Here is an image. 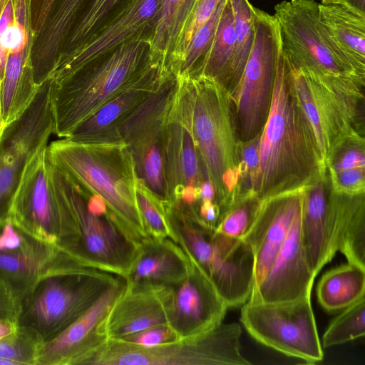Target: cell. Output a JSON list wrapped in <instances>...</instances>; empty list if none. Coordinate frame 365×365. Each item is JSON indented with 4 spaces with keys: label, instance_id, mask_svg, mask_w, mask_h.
Returning <instances> with one entry per match:
<instances>
[{
    "label": "cell",
    "instance_id": "1",
    "mask_svg": "<svg viewBox=\"0 0 365 365\" xmlns=\"http://www.w3.org/2000/svg\"><path fill=\"white\" fill-rule=\"evenodd\" d=\"M327 174L312 128L294 93L287 58L278 61L261 133L254 195L259 200L304 188Z\"/></svg>",
    "mask_w": 365,
    "mask_h": 365
},
{
    "label": "cell",
    "instance_id": "2",
    "mask_svg": "<svg viewBox=\"0 0 365 365\" xmlns=\"http://www.w3.org/2000/svg\"><path fill=\"white\" fill-rule=\"evenodd\" d=\"M178 78L170 112L188 130L222 212L234 200L240 182V140L233 102L214 80Z\"/></svg>",
    "mask_w": 365,
    "mask_h": 365
},
{
    "label": "cell",
    "instance_id": "3",
    "mask_svg": "<svg viewBox=\"0 0 365 365\" xmlns=\"http://www.w3.org/2000/svg\"><path fill=\"white\" fill-rule=\"evenodd\" d=\"M47 157L87 191L103 199L138 242L148 237L136 202L138 177L125 143H86L61 138L48 144Z\"/></svg>",
    "mask_w": 365,
    "mask_h": 365
},
{
    "label": "cell",
    "instance_id": "4",
    "mask_svg": "<svg viewBox=\"0 0 365 365\" xmlns=\"http://www.w3.org/2000/svg\"><path fill=\"white\" fill-rule=\"evenodd\" d=\"M148 51V36L140 35L62 82L53 84L51 81L53 134L60 138L68 137L103 104L161 64L153 62Z\"/></svg>",
    "mask_w": 365,
    "mask_h": 365
},
{
    "label": "cell",
    "instance_id": "5",
    "mask_svg": "<svg viewBox=\"0 0 365 365\" xmlns=\"http://www.w3.org/2000/svg\"><path fill=\"white\" fill-rule=\"evenodd\" d=\"M176 242L209 278L229 307L248 301L254 284V255L243 240L225 237L202 224L180 202L164 206Z\"/></svg>",
    "mask_w": 365,
    "mask_h": 365
},
{
    "label": "cell",
    "instance_id": "6",
    "mask_svg": "<svg viewBox=\"0 0 365 365\" xmlns=\"http://www.w3.org/2000/svg\"><path fill=\"white\" fill-rule=\"evenodd\" d=\"M314 0H289L274 7L282 48L289 61L336 93L364 100L365 78L358 74L330 39Z\"/></svg>",
    "mask_w": 365,
    "mask_h": 365
},
{
    "label": "cell",
    "instance_id": "7",
    "mask_svg": "<svg viewBox=\"0 0 365 365\" xmlns=\"http://www.w3.org/2000/svg\"><path fill=\"white\" fill-rule=\"evenodd\" d=\"M48 163L54 192L65 206L78 235L76 258L86 267L125 278L138 255L140 242L110 210L102 213L91 210L87 190L48 159Z\"/></svg>",
    "mask_w": 365,
    "mask_h": 365
},
{
    "label": "cell",
    "instance_id": "8",
    "mask_svg": "<svg viewBox=\"0 0 365 365\" xmlns=\"http://www.w3.org/2000/svg\"><path fill=\"white\" fill-rule=\"evenodd\" d=\"M121 278L87 267L44 278L21 302L18 324L44 344L84 314Z\"/></svg>",
    "mask_w": 365,
    "mask_h": 365
},
{
    "label": "cell",
    "instance_id": "9",
    "mask_svg": "<svg viewBox=\"0 0 365 365\" xmlns=\"http://www.w3.org/2000/svg\"><path fill=\"white\" fill-rule=\"evenodd\" d=\"M242 329L220 324L204 333L155 346L108 339L86 365H248L241 353Z\"/></svg>",
    "mask_w": 365,
    "mask_h": 365
},
{
    "label": "cell",
    "instance_id": "10",
    "mask_svg": "<svg viewBox=\"0 0 365 365\" xmlns=\"http://www.w3.org/2000/svg\"><path fill=\"white\" fill-rule=\"evenodd\" d=\"M255 40L240 83L231 96L240 141L260 134L271 106L277 68L282 52L277 21L254 7Z\"/></svg>",
    "mask_w": 365,
    "mask_h": 365
},
{
    "label": "cell",
    "instance_id": "11",
    "mask_svg": "<svg viewBox=\"0 0 365 365\" xmlns=\"http://www.w3.org/2000/svg\"><path fill=\"white\" fill-rule=\"evenodd\" d=\"M46 148L39 150L27 163L11 200L9 216L28 234L59 245L76 257L78 235L67 210L54 192Z\"/></svg>",
    "mask_w": 365,
    "mask_h": 365
},
{
    "label": "cell",
    "instance_id": "12",
    "mask_svg": "<svg viewBox=\"0 0 365 365\" xmlns=\"http://www.w3.org/2000/svg\"><path fill=\"white\" fill-rule=\"evenodd\" d=\"M178 86V78L169 73L162 83L124 123L120 138L128 148L140 180L164 205L166 125Z\"/></svg>",
    "mask_w": 365,
    "mask_h": 365
},
{
    "label": "cell",
    "instance_id": "13",
    "mask_svg": "<svg viewBox=\"0 0 365 365\" xmlns=\"http://www.w3.org/2000/svg\"><path fill=\"white\" fill-rule=\"evenodd\" d=\"M83 267L67 250L31 236L9 215L0 219V287L19 309L43 279Z\"/></svg>",
    "mask_w": 365,
    "mask_h": 365
},
{
    "label": "cell",
    "instance_id": "14",
    "mask_svg": "<svg viewBox=\"0 0 365 365\" xmlns=\"http://www.w3.org/2000/svg\"><path fill=\"white\" fill-rule=\"evenodd\" d=\"M240 321L259 343L308 364L322 360L310 298L284 302H245Z\"/></svg>",
    "mask_w": 365,
    "mask_h": 365
},
{
    "label": "cell",
    "instance_id": "15",
    "mask_svg": "<svg viewBox=\"0 0 365 365\" xmlns=\"http://www.w3.org/2000/svg\"><path fill=\"white\" fill-rule=\"evenodd\" d=\"M50 79L24 114L7 125L0 138V219L9 207L23 171L31 157L46 147L54 132Z\"/></svg>",
    "mask_w": 365,
    "mask_h": 365
},
{
    "label": "cell",
    "instance_id": "16",
    "mask_svg": "<svg viewBox=\"0 0 365 365\" xmlns=\"http://www.w3.org/2000/svg\"><path fill=\"white\" fill-rule=\"evenodd\" d=\"M287 61L294 93L326 161L331 150L348 134L354 131L364 133V128L361 127L364 123L359 121L360 106L364 102L335 92Z\"/></svg>",
    "mask_w": 365,
    "mask_h": 365
},
{
    "label": "cell",
    "instance_id": "17",
    "mask_svg": "<svg viewBox=\"0 0 365 365\" xmlns=\"http://www.w3.org/2000/svg\"><path fill=\"white\" fill-rule=\"evenodd\" d=\"M160 0H130L108 23L81 44L60 55L49 79L58 84L119 46L143 33L155 22Z\"/></svg>",
    "mask_w": 365,
    "mask_h": 365
},
{
    "label": "cell",
    "instance_id": "18",
    "mask_svg": "<svg viewBox=\"0 0 365 365\" xmlns=\"http://www.w3.org/2000/svg\"><path fill=\"white\" fill-rule=\"evenodd\" d=\"M342 206L343 193L331 188L328 172L303 190L301 239L315 276L338 251Z\"/></svg>",
    "mask_w": 365,
    "mask_h": 365
},
{
    "label": "cell",
    "instance_id": "19",
    "mask_svg": "<svg viewBox=\"0 0 365 365\" xmlns=\"http://www.w3.org/2000/svg\"><path fill=\"white\" fill-rule=\"evenodd\" d=\"M169 288L168 324L179 340L207 331L222 322L229 307L194 262L187 277Z\"/></svg>",
    "mask_w": 365,
    "mask_h": 365
},
{
    "label": "cell",
    "instance_id": "20",
    "mask_svg": "<svg viewBox=\"0 0 365 365\" xmlns=\"http://www.w3.org/2000/svg\"><path fill=\"white\" fill-rule=\"evenodd\" d=\"M125 284L121 278L84 314L44 343L38 365H86L108 340L102 330V322Z\"/></svg>",
    "mask_w": 365,
    "mask_h": 365
},
{
    "label": "cell",
    "instance_id": "21",
    "mask_svg": "<svg viewBox=\"0 0 365 365\" xmlns=\"http://www.w3.org/2000/svg\"><path fill=\"white\" fill-rule=\"evenodd\" d=\"M315 277L302 243L300 212L270 268L252 289L247 302L274 303L310 298Z\"/></svg>",
    "mask_w": 365,
    "mask_h": 365
},
{
    "label": "cell",
    "instance_id": "22",
    "mask_svg": "<svg viewBox=\"0 0 365 365\" xmlns=\"http://www.w3.org/2000/svg\"><path fill=\"white\" fill-rule=\"evenodd\" d=\"M303 190L261 200L257 217L242 239L251 247L254 255L252 289L261 282L270 268L296 217L301 212Z\"/></svg>",
    "mask_w": 365,
    "mask_h": 365
},
{
    "label": "cell",
    "instance_id": "23",
    "mask_svg": "<svg viewBox=\"0 0 365 365\" xmlns=\"http://www.w3.org/2000/svg\"><path fill=\"white\" fill-rule=\"evenodd\" d=\"M170 73L163 65L150 68L138 82L103 104L68 138L86 143H124L120 128Z\"/></svg>",
    "mask_w": 365,
    "mask_h": 365
},
{
    "label": "cell",
    "instance_id": "24",
    "mask_svg": "<svg viewBox=\"0 0 365 365\" xmlns=\"http://www.w3.org/2000/svg\"><path fill=\"white\" fill-rule=\"evenodd\" d=\"M164 175L165 205L179 201L194 206L202 184L208 180L188 130L170 110L166 125Z\"/></svg>",
    "mask_w": 365,
    "mask_h": 365
},
{
    "label": "cell",
    "instance_id": "25",
    "mask_svg": "<svg viewBox=\"0 0 365 365\" xmlns=\"http://www.w3.org/2000/svg\"><path fill=\"white\" fill-rule=\"evenodd\" d=\"M126 283V282H125ZM170 288L125 287L102 322L108 339L121 340L150 327L168 324Z\"/></svg>",
    "mask_w": 365,
    "mask_h": 365
},
{
    "label": "cell",
    "instance_id": "26",
    "mask_svg": "<svg viewBox=\"0 0 365 365\" xmlns=\"http://www.w3.org/2000/svg\"><path fill=\"white\" fill-rule=\"evenodd\" d=\"M192 268L189 257L172 239L149 236L140 242L138 255L124 279L134 287H167L182 280Z\"/></svg>",
    "mask_w": 365,
    "mask_h": 365
},
{
    "label": "cell",
    "instance_id": "27",
    "mask_svg": "<svg viewBox=\"0 0 365 365\" xmlns=\"http://www.w3.org/2000/svg\"><path fill=\"white\" fill-rule=\"evenodd\" d=\"M87 0H53L30 53L34 80L41 86L53 69L65 39Z\"/></svg>",
    "mask_w": 365,
    "mask_h": 365
},
{
    "label": "cell",
    "instance_id": "28",
    "mask_svg": "<svg viewBox=\"0 0 365 365\" xmlns=\"http://www.w3.org/2000/svg\"><path fill=\"white\" fill-rule=\"evenodd\" d=\"M320 21L351 68L365 78V14L343 4H318Z\"/></svg>",
    "mask_w": 365,
    "mask_h": 365
},
{
    "label": "cell",
    "instance_id": "29",
    "mask_svg": "<svg viewBox=\"0 0 365 365\" xmlns=\"http://www.w3.org/2000/svg\"><path fill=\"white\" fill-rule=\"evenodd\" d=\"M33 38L20 51L8 55L1 81V103L6 125L19 118L34 101L40 86L34 80L30 58Z\"/></svg>",
    "mask_w": 365,
    "mask_h": 365
},
{
    "label": "cell",
    "instance_id": "30",
    "mask_svg": "<svg viewBox=\"0 0 365 365\" xmlns=\"http://www.w3.org/2000/svg\"><path fill=\"white\" fill-rule=\"evenodd\" d=\"M365 269L349 263L327 271L317 287V299L327 312H336L364 297Z\"/></svg>",
    "mask_w": 365,
    "mask_h": 365
},
{
    "label": "cell",
    "instance_id": "31",
    "mask_svg": "<svg viewBox=\"0 0 365 365\" xmlns=\"http://www.w3.org/2000/svg\"><path fill=\"white\" fill-rule=\"evenodd\" d=\"M338 251L349 263L365 269V192L343 193Z\"/></svg>",
    "mask_w": 365,
    "mask_h": 365
},
{
    "label": "cell",
    "instance_id": "32",
    "mask_svg": "<svg viewBox=\"0 0 365 365\" xmlns=\"http://www.w3.org/2000/svg\"><path fill=\"white\" fill-rule=\"evenodd\" d=\"M233 17L235 44L232 59L222 83L230 96L236 90L250 55L254 40V6L248 0H230Z\"/></svg>",
    "mask_w": 365,
    "mask_h": 365
},
{
    "label": "cell",
    "instance_id": "33",
    "mask_svg": "<svg viewBox=\"0 0 365 365\" xmlns=\"http://www.w3.org/2000/svg\"><path fill=\"white\" fill-rule=\"evenodd\" d=\"M234 44L232 8L230 0H225L211 45L200 66L190 77H204L222 85L232 59Z\"/></svg>",
    "mask_w": 365,
    "mask_h": 365
},
{
    "label": "cell",
    "instance_id": "34",
    "mask_svg": "<svg viewBox=\"0 0 365 365\" xmlns=\"http://www.w3.org/2000/svg\"><path fill=\"white\" fill-rule=\"evenodd\" d=\"M184 1L160 0L152 31L148 35L150 58L165 66Z\"/></svg>",
    "mask_w": 365,
    "mask_h": 365
},
{
    "label": "cell",
    "instance_id": "35",
    "mask_svg": "<svg viewBox=\"0 0 365 365\" xmlns=\"http://www.w3.org/2000/svg\"><path fill=\"white\" fill-rule=\"evenodd\" d=\"M122 0H93L84 7L71 26L60 51L68 53L93 35Z\"/></svg>",
    "mask_w": 365,
    "mask_h": 365
},
{
    "label": "cell",
    "instance_id": "36",
    "mask_svg": "<svg viewBox=\"0 0 365 365\" xmlns=\"http://www.w3.org/2000/svg\"><path fill=\"white\" fill-rule=\"evenodd\" d=\"M261 200L246 195L235 200L222 211L215 230L235 240H242L252 227Z\"/></svg>",
    "mask_w": 365,
    "mask_h": 365
},
{
    "label": "cell",
    "instance_id": "37",
    "mask_svg": "<svg viewBox=\"0 0 365 365\" xmlns=\"http://www.w3.org/2000/svg\"><path fill=\"white\" fill-rule=\"evenodd\" d=\"M365 335V299L345 308L329 324L322 337L324 348L344 344Z\"/></svg>",
    "mask_w": 365,
    "mask_h": 365
},
{
    "label": "cell",
    "instance_id": "38",
    "mask_svg": "<svg viewBox=\"0 0 365 365\" xmlns=\"http://www.w3.org/2000/svg\"><path fill=\"white\" fill-rule=\"evenodd\" d=\"M43 345L31 330L19 325L15 332L0 339V357L15 365H38Z\"/></svg>",
    "mask_w": 365,
    "mask_h": 365
},
{
    "label": "cell",
    "instance_id": "39",
    "mask_svg": "<svg viewBox=\"0 0 365 365\" xmlns=\"http://www.w3.org/2000/svg\"><path fill=\"white\" fill-rule=\"evenodd\" d=\"M222 0H195L189 15L174 42L165 62L173 73L195 31L212 16Z\"/></svg>",
    "mask_w": 365,
    "mask_h": 365
},
{
    "label": "cell",
    "instance_id": "40",
    "mask_svg": "<svg viewBox=\"0 0 365 365\" xmlns=\"http://www.w3.org/2000/svg\"><path fill=\"white\" fill-rule=\"evenodd\" d=\"M364 133L354 131L335 145L325 161L329 174H334L354 168H365Z\"/></svg>",
    "mask_w": 365,
    "mask_h": 365
},
{
    "label": "cell",
    "instance_id": "41",
    "mask_svg": "<svg viewBox=\"0 0 365 365\" xmlns=\"http://www.w3.org/2000/svg\"><path fill=\"white\" fill-rule=\"evenodd\" d=\"M136 202L148 235L170 238L164 205L140 180L137 183Z\"/></svg>",
    "mask_w": 365,
    "mask_h": 365
},
{
    "label": "cell",
    "instance_id": "42",
    "mask_svg": "<svg viewBox=\"0 0 365 365\" xmlns=\"http://www.w3.org/2000/svg\"><path fill=\"white\" fill-rule=\"evenodd\" d=\"M178 340V335L168 324L154 326L121 339L130 344L148 347Z\"/></svg>",
    "mask_w": 365,
    "mask_h": 365
},
{
    "label": "cell",
    "instance_id": "43",
    "mask_svg": "<svg viewBox=\"0 0 365 365\" xmlns=\"http://www.w3.org/2000/svg\"><path fill=\"white\" fill-rule=\"evenodd\" d=\"M329 175L331 187L336 192L347 194L365 192V168L347 169Z\"/></svg>",
    "mask_w": 365,
    "mask_h": 365
},
{
    "label": "cell",
    "instance_id": "44",
    "mask_svg": "<svg viewBox=\"0 0 365 365\" xmlns=\"http://www.w3.org/2000/svg\"><path fill=\"white\" fill-rule=\"evenodd\" d=\"M53 0H29L30 24L34 36L39 31Z\"/></svg>",
    "mask_w": 365,
    "mask_h": 365
},
{
    "label": "cell",
    "instance_id": "45",
    "mask_svg": "<svg viewBox=\"0 0 365 365\" xmlns=\"http://www.w3.org/2000/svg\"><path fill=\"white\" fill-rule=\"evenodd\" d=\"M19 309L14 300L0 287V319L18 322Z\"/></svg>",
    "mask_w": 365,
    "mask_h": 365
},
{
    "label": "cell",
    "instance_id": "46",
    "mask_svg": "<svg viewBox=\"0 0 365 365\" xmlns=\"http://www.w3.org/2000/svg\"><path fill=\"white\" fill-rule=\"evenodd\" d=\"M18 327L19 324L16 321L0 319V339L15 332Z\"/></svg>",
    "mask_w": 365,
    "mask_h": 365
},
{
    "label": "cell",
    "instance_id": "47",
    "mask_svg": "<svg viewBox=\"0 0 365 365\" xmlns=\"http://www.w3.org/2000/svg\"><path fill=\"white\" fill-rule=\"evenodd\" d=\"M339 3L365 14L364 0H340Z\"/></svg>",
    "mask_w": 365,
    "mask_h": 365
},
{
    "label": "cell",
    "instance_id": "48",
    "mask_svg": "<svg viewBox=\"0 0 365 365\" xmlns=\"http://www.w3.org/2000/svg\"><path fill=\"white\" fill-rule=\"evenodd\" d=\"M6 125L3 118L2 103H1V81L0 79V138L6 128Z\"/></svg>",
    "mask_w": 365,
    "mask_h": 365
},
{
    "label": "cell",
    "instance_id": "49",
    "mask_svg": "<svg viewBox=\"0 0 365 365\" xmlns=\"http://www.w3.org/2000/svg\"><path fill=\"white\" fill-rule=\"evenodd\" d=\"M10 0H0V17Z\"/></svg>",
    "mask_w": 365,
    "mask_h": 365
},
{
    "label": "cell",
    "instance_id": "50",
    "mask_svg": "<svg viewBox=\"0 0 365 365\" xmlns=\"http://www.w3.org/2000/svg\"><path fill=\"white\" fill-rule=\"evenodd\" d=\"M0 365H15L12 361L0 357Z\"/></svg>",
    "mask_w": 365,
    "mask_h": 365
},
{
    "label": "cell",
    "instance_id": "51",
    "mask_svg": "<svg viewBox=\"0 0 365 365\" xmlns=\"http://www.w3.org/2000/svg\"><path fill=\"white\" fill-rule=\"evenodd\" d=\"M340 0H322V4H335L339 3Z\"/></svg>",
    "mask_w": 365,
    "mask_h": 365
}]
</instances>
